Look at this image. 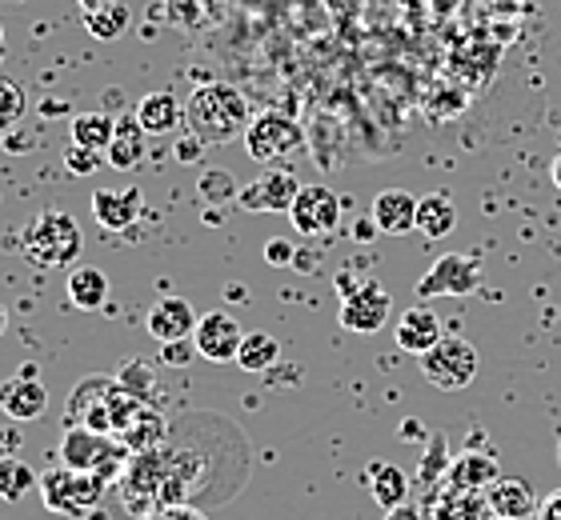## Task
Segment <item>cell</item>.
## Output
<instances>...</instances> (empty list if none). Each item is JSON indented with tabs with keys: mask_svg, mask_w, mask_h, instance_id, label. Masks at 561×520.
Segmentation results:
<instances>
[{
	"mask_svg": "<svg viewBox=\"0 0 561 520\" xmlns=\"http://www.w3.org/2000/svg\"><path fill=\"white\" fill-rule=\"evenodd\" d=\"M490 520H505V517H490Z\"/></svg>",
	"mask_w": 561,
	"mask_h": 520,
	"instance_id": "45",
	"label": "cell"
},
{
	"mask_svg": "<svg viewBox=\"0 0 561 520\" xmlns=\"http://www.w3.org/2000/svg\"><path fill=\"white\" fill-rule=\"evenodd\" d=\"M140 520H209L197 505H157L152 512H145Z\"/></svg>",
	"mask_w": 561,
	"mask_h": 520,
	"instance_id": "34",
	"label": "cell"
},
{
	"mask_svg": "<svg viewBox=\"0 0 561 520\" xmlns=\"http://www.w3.org/2000/svg\"><path fill=\"white\" fill-rule=\"evenodd\" d=\"M421 372H425V381L433 389H442V393H461L473 384L478 377V348L461 340V336H442L437 345L421 357Z\"/></svg>",
	"mask_w": 561,
	"mask_h": 520,
	"instance_id": "5",
	"label": "cell"
},
{
	"mask_svg": "<svg viewBox=\"0 0 561 520\" xmlns=\"http://www.w3.org/2000/svg\"><path fill=\"white\" fill-rule=\"evenodd\" d=\"M0 145H4V132H0Z\"/></svg>",
	"mask_w": 561,
	"mask_h": 520,
	"instance_id": "44",
	"label": "cell"
},
{
	"mask_svg": "<svg viewBox=\"0 0 561 520\" xmlns=\"http://www.w3.org/2000/svg\"><path fill=\"white\" fill-rule=\"evenodd\" d=\"M137 120L145 125V132L149 137H169V132H176L181 128V120H185V104L176 101L173 93H149L140 96L137 104Z\"/></svg>",
	"mask_w": 561,
	"mask_h": 520,
	"instance_id": "21",
	"label": "cell"
},
{
	"mask_svg": "<svg viewBox=\"0 0 561 520\" xmlns=\"http://www.w3.org/2000/svg\"><path fill=\"white\" fill-rule=\"evenodd\" d=\"M442 321H437V312L430 309H410L401 312L398 324H393V340H398L401 353H410V357H425L437 340H442Z\"/></svg>",
	"mask_w": 561,
	"mask_h": 520,
	"instance_id": "19",
	"label": "cell"
},
{
	"mask_svg": "<svg viewBox=\"0 0 561 520\" xmlns=\"http://www.w3.org/2000/svg\"><path fill=\"white\" fill-rule=\"evenodd\" d=\"M41 500L60 517H81L105 497V476L96 473H77V469H53L41 473Z\"/></svg>",
	"mask_w": 561,
	"mask_h": 520,
	"instance_id": "6",
	"label": "cell"
},
{
	"mask_svg": "<svg viewBox=\"0 0 561 520\" xmlns=\"http://www.w3.org/2000/svg\"><path fill=\"white\" fill-rule=\"evenodd\" d=\"M60 461H65V469H77V473H96L105 481H117L129 469V449L105 437V432L72 425L60 437Z\"/></svg>",
	"mask_w": 561,
	"mask_h": 520,
	"instance_id": "3",
	"label": "cell"
},
{
	"mask_svg": "<svg viewBox=\"0 0 561 520\" xmlns=\"http://www.w3.org/2000/svg\"><path fill=\"white\" fill-rule=\"evenodd\" d=\"M369 493L381 509H398L410 500V476L398 464H369Z\"/></svg>",
	"mask_w": 561,
	"mask_h": 520,
	"instance_id": "25",
	"label": "cell"
},
{
	"mask_svg": "<svg viewBox=\"0 0 561 520\" xmlns=\"http://www.w3.org/2000/svg\"><path fill=\"white\" fill-rule=\"evenodd\" d=\"M497 476H502V469H497V457H493V452H461V457H454L449 469H445V481H449V485L478 488V493H485Z\"/></svg>",
	"mask_w": 561,
	"mask_h": 520,
	"instance_id": "20",
	"label": "cell"
},
{
	"mask_svg": "<svg viewBox=\"0 0 561 520\" xmlns=\"http://www.w3.org/2000/svg\"><path fill=\"white\" fill-rule=\"evenodd\" d=\"M197 321H201V312L193 309L185 297H157L149 316H145L149 336L161 340V345H169V340H188V336L197 333Z\"/></svg>",
	"mask_w": 561,
	"mask_h": 520,
	"instance_id": "14",
	"label": "cell"
},
{
	"mask_svg": "<svg viewBox=\"0 0 561 520\" xmlns=\"http://www.w3.org/2000/svg\"><path fill=\"white\" fill-rule=\"evenodd\" d=\"M297 193H301V181L289 169H265L257 181H249L241 188L237 205L245 208V212H289Z\"/></svg>",
	"mask_w": 561,
	"mask_h": 520,
	"instance_id": "12",
	"label": "cell"
},
{
	"mask_svg": "<svg viewBox=\"0 0 561 520\" xmlns=\"http://www.w3.org/2000/svg\"><path fill=\"white\" fill-rule=\"evenodd\" d=\"M69 301H72V309L96 312L108 301V277L101 273V268H89V265L72 268L69 273Z\"/></svg>",
	"mask_w": 561,
	"mask_h": 520,
	"instance_id": "24",
	"label": "cell"
},
{
	"mask_svg": "<svg viewBox=\"0 0 561 520\" xmlns=\"http://www.w3.org/2000/svg\"><path fill=\"white\" fill-rule=\"evenodd\" d=\"M389 312H393V297L377 280H357L341 297V328H350V333H381Z\"/></svg>",
	"mask_w": 561,
	"mask_h": 520,
	"instance_id": "8",
	"label": "cell"
},
{
	"mask_svg": "<svg viewBox=\"0 0 561 520\" xmlns=\"http://www.w3.org/2000/svg\"><path fill=\"white\" fill-rule=\"evenodd\" d=\"M485 500H490L493 517H505V520H534L541 505V500L534 497L529 481H517V476H497V481L485 488Z\"/></svg>",
	"mask_w": 561,
	"mask_h": 520,
	"instance_id": "17",
	"label": "cell"
},
{
	"mask_svg": "<svg viewBox=\"0 0 561 520\" xmlns=\"http://www.w3.org/2000/svg\"><path fill=\"white\" fill-rule=\"evenodd\" d=\"M36 485H41V476H36L21 457H0V497L24 500Z\"/></svg>",
	"mask_w": 561,
	"mask_h": 520,
	"instance_id": "29",
	"label": "cell"
},
{
	"mask_svg": "<svg viewBox=\"0 0 561 520\" xmlns=\"http://www.w3.org/2000/svg\"><path fill=\"white\" fill-rule=\"evenodd\" d=\"M197 193L209 200V205H225V200L241 197V185L233 181V173H225V169H209V173H201Z\"/></svg>",
	"mask_w": 561,
	"mask_h": 520,
	"instance_id": "30",
	"label": "cell"
},
{
	"mask_svg": "<svg viewBox=\"0 0 561 520\" xmlns=\"http://www.w3.org/2000/svg\"><path fill=\"white\" fill-rule=\"evenodd\" d=\"M145 125L137 120V113L133 116H121L117 120V137H113V145L105 149L108 164L113 169H121V173H129V169H137L140 161H145Z\"/></svg>",
	"mask_w": 561,
	"mask_h": 520,
	"instance_id": "22",
	"label": "cell"
},
{
	"mask_svg": "<svg viewBox=\"0 0 561 520\" xmlns=\"http://www.w3.org/2000/svg\"><path fill=\"white\" fill-rule=\"evenodd\" d=\"M249 120V101L233 84H201L185 101V125L201 145H229L245 137Z\"/></svg>",
	"mask_w": 561,
	"mask_h": 520,
	"instance_id": "1",
	"label": "cell"
},
{
	"mask_svg": "<svg viewBox=\"0 0 561 520\" xmlns=\"http://www.w3.org/2000/svg\"><path fill=\"white\" fill-rule=\"evenodd\" d=\"M457 229V205L449 200V193H425L417 200V232L430 241H442Z\"/></svg>",
	"mask_w": 561,
	"mask_h": 520,
	"instance_id": "23",
	"label": "cell"
},
{
	"mask_svg": "<svg viewBox=\"0 0 561 520\" xmlns=\"http://www.w3.org/2000/svg\"><path fill=\"white\" fill-rule=\"evenodd\" d=\"M0 65H4V53H0Z\"/></svg>",
	"mask_w": 561,
	"mask_h": 520,
	"instance_id": "43",
	"label": "cell"
},
{
	"mask_svg": "<svg viewBox=\"0 0 561 520\" xmlns=\"http://www.w3.org/2000/svg\"><path fill=\"white\" fill-rule=\"evenodd\" d=\"M490 500L478 488H457L449 481L433 488L425 500V520H490Z\"/></svg>",
	"mask_w": 561,
	"mask_h": 520,
	"instance_id": "13",
	"label": "cell"
},
{
	"mask_svg": "<svg viewBox=\"0 0 561 520\" xmlns=\"http://www.w3.org/2000/svg\"><path fill=\"white\" fill-rule=\"evenodd\" d=\"M280 360V345L270 333H249L241 340V353H237V365L245 372H270Z\"/></svg>",
	"mask_w": 561,
	"mask_h": 520,
	"instance_id": "28",
	"label": "cell"
},
{
	"mask_svg": "<svg viewBox=\"0 0 561 520\" xmlns=\"http://www.w3.org/2000/svg\"><path fill=\"white\" fill-rule=\"evenodd\" d=\"M534 520H561V488L541 500V505H538V517H534Z\"/></svg>",
	"mask_w": 561,
	"mask_h": 520,
	"instance_id": "36",
	"label": "cell"
},
{
	"mask_svg": "<svg viewBox=\"0 0 561 520\" xmlns=\"http://www.w3.org/2000/svg\"><path fill=\"white\" fill-rule=\"evenodd\" d=\"M24 108H28V96H24V89L12 81V77H4V72H0V132H9V128L21 120Z\"/></svg>",
	"mask_w": 561,
	"mask_h": 520,
	"instance_id": "31",
	"label": "cell"
},
{
	"mask_svg": "<svg viewBox=\"0 0 561 520\" xmlns=\"http://www.w3.org/2000/svg\"><path fill=\"white\" fill-rule=\"evenodd\" d=\"M289 220L301 236H325L341 224V197L329 185H301L289 208Z\"/></svg>",
	"mask_w": 561,
	"mask_h": 520,
	"instance_id": "10",
	"label": "cell"
},
{
	"mask_svg": "<svg viewBox=\"0 0 561 520\" xmlns=\"http://www.w3.org/2000/svg\"><path fill=\"white\" fill-rule=\"evenodd\" d=\"M101 152L96 149H81V145H69V149H65V169H69V173H77V176H89V173H96V169H101Z\"/></svg>",
	"mask_w": 561,
	"mask_h": 520,
	"instance_id": "32",
	"label": "cell"
},
{
	"mask_svg": "<svg viewBox=\"0 0 561 520\" xmlns=\"http://www.w3.org/2000/svg\"><path fill=\"white\" fill-rule=\"evenodd\" d=\"M241 340H245V333H241V321H237L229 309L205 312V316L197 321V333H193V345H197V353L205 360H213V365L237 360V353H241Z\"/></svg>",
	"mask_w": 561,
	"mask_h": 520,
	"instance_id": "11",
	"label": "cell"
},
{
	"mask_svg": "<svg viewBox=\"0 0 561 520\" xmlns=\"http://www.w3.org/2000/svg\"><path fill=\"white\" fill-rule=\"evenodd\" d=\"M140 212H145V197H140L137 188H96L93 193V217L108 232L133 229Z\"/></svg>",
	"mask_w": 561,
	"mask_h": 520,
	"instance_id": "18",
	"label": "cell"
},
{
	"mask_svg": "<svg viewBox=\"0 0 561 520\" xmlns=\"http://www.w3.org/2000/svg\"><path fill=\"white\" fill-rule=\"evenodd\" d=\"M245 149H249V157H253V161H261L265 169H280L293 152L305 149V128L297 125L293 116L270 108V113H261V116H253V120H249Z\"/></svg>",
	"mask_w": 561,
	"mask_h": 520,
	"instance_id": "4",
	"label": "cell"
},
{
	"mask_svg": "<svg viewBox=\"0 0 561 520\" xmlns=\"http://www.w3.org/2000/svg\"><path fill=\"white\" fill-rule=\"evenodd\" d=\"M0 408H4V416H12L16 425L41 420L48 408V389L36 381V377L16 372V377H9V381L0 384Z\"/></svg>",
	"mask_w": 561,
	"mask_h": 520,
	"instance_id": "15",
	"label": "cell"
},
{
	"mask_svg": "<svg viewBox=\"0 0 561 520\" xmlns=\"http://www.w3.org/2000/svg\"><path fill=\"white\" fill-rule=\"evenodd\" d=\"M4 328H9V309L0 304V336H4Z\"/></svg>",
	"mask_w": 561,
	"mask_h": 520,
	"instance_id": "40",
	"label": "cell"
},
{
	"mask_svg": "<svg viewBox=\"0 0 561 520\" xmlns=\"http://www.w3.org/2000/svg\"><path fill=\"white\" fill-rule=\"evenodd\" d=\"M21 249L33 265L65 268V265H72L84 249L81 224H77L69 212H60V208H45V212H36V217L24 224Z\"/></svg>",
	"mask_w": 561,
	"mask_h": 520,
	"instance_id": "2",
	"label": "cell"
},
{
	"mask_svg": "<svg viewBox=\"0 0 561 520\" xmlns=\"http://www.w3.org/2000/svg\"><path fill=\"white\" fill-rule=\"evenodd\" d=\"M265 261H270L273 268H285L297 261V249H293L289 236H273V241H265Z\"/></svg>",
	"mask_w": 561,
	"mask_h": 520,
	"instance_id": "35",
	"label": "cell"
},
{
	"mask_svg": "<svg viewBox=\"0 0 561 520\" xmlns=\"http://www.w3.org/2000/svg\"><path fill=\"white\" fill-rule=\"evenodd\" d=\"M129 21H133V12H129V4H121V0H105L101 9L84 12V24H89V33H93L96 41H117L121 33H129Z\"/></svg>",
	"mask_w": 561,
	"mask_h": 520,
	"instance_id": "27",
	"label": "cell"
},
{
	"mask_svg": "<svg viewBox=\"0 0 561 520\" xmlns=\"http://www.w3.org/2000/svg\"><path fill=\"white\" fill-rule=\"evenodd\" d=\"M381 520H425V509H417V505H398V509H386V517Z\"/></svg>",
	"mask_w": 561,
	"mask_h": 520,
	"instance_id": "37",
	"label": "cell"
},
{
	"mask_svg": "<svg viewBox=\"0 0 561 520\" xmlns=\"http://www.w3.org/2000/svg\"><path fill=\"white\" fill-rule=\"evenodd\" d=\"M481 289V261L469 253H445L433 261V268L417 280V297H469Z\"/></svg>",
	"mask_w": 561,
	"mask_h": 520,
	"instance_id": "7",
	"label": "cell"
},
{
	"mask_svg": "<svg viewBox=\"0 0 561 520\" xmlns=\"http://www.w3.org/2000/svg\"><path fill=\"white\" fill-rule=\"evenodd\" d=\"M193 357H201L197 345H193V336H188V340H169V345H161V365H169V369H185V365H193Z\"/></svg>",
	"mask_w": 561,
	"mask_h": 520,
	"instance_id": "33",
	"label": "cell"
},
{
	"mask_svg": "<svg viewBox=\"0 0 561 520\" xmlns=\"http://www.w3.org/2000/svg\"><path fill=\"white\" fill-rule=\"evenodd\" d=\"M369 217H374L377 232H386V236H405V232L417 229V197L405 193V188H386V193H377L374 197Z\"/></svg>",
	"mask_w": 561,
	"mask_h": 520,
	"instance_id": "16",
	"label": "cell"
},
{
	"mask_svg": "<svg viewBox=\"0 0 561 520\" xmlns=\"http://www.w3.org/2000/svg\"><path fill=\"white\" fill-rule=\"evenodd\" d=\"M113 393H117V377H84L69 396L72 425L113 437Z\"/></svg>",
	"mask_w": 561,
	"mask_h": 520,
	"instance_id": "9",
	"label": "cell"
},
{
	"mask_svg": "<svg viewBox=\"0 0 561 520\" xmlns=\"http://www.w3.org/2000/svg\"><path fill=\"white\" fill-rule=\"evenodd\" d=\"M550 176H553V185L561 188V152L553 157V164H550Z\"/></svg>",
	"mask_w": 561,
	"mask_h": 520,
	"instance_id": "38",
	"label": "cell"
},
{
	"mask_svg": "<svg viewBox=\"0 0 561 520\" xmlns=\"http://www.w3.org/2000/svg\"><path fill=\"white\" fill-rule=\"evenodd\" d=\"M558 461H561V440H558Z\"/></svg>",
	"mask_w": 561,
	"mask_h": 520,
	"instance_id": "42",
	"label": "cell"
},
{
	"mask_svg": "<svg viewBox=\"0 0 561 520\" xmlns=\"http://www.w3.org/2000/svg\"><path fill=\"white\" fill-rule=\"evenodd\" d=\"M77 4H81L84 12H93V9H101V4H105V0H77Z\"/></svg>",
	"mask_w": 561,
	"mask_h": 520,
	"instance_id": "39",
	"label": "cell"
},
{
	"mask_svg": "<svg viewBox=\"0 0 561 520\" xmlns=\"http://www.w3.org/2000/svg\"><path fill=\"white\" fill-rule=\"evenodd\" d=\"M0 53H4V28H0Z\"/></svg>",
	"mask_w": 561,
	"mask_h": 520,
	"instance_id": "41",
	"label": "cell"
},
{
	"mask_svg": "<svg viewBox=\"0 0 561 520\" xmlns=\"http://www.w3.org/2000/svg\"><path fill=\"white\" fill-rule=\"evenodd\" d=\"M117 137V120L108 113H81L72 116V145H81V149H96L105 152Z\"/></svg>",
	"mask_w": 561,
	"mask_h": 520,
	"instance_id": "26",
	"label": "cell"
}]
</instances>
